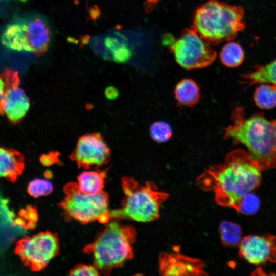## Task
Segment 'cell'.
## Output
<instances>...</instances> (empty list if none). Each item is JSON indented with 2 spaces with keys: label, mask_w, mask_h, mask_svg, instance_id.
<instances>
[{
  "label": "cell",
  "mask_w": 276,
  "mask_h": 276,
  "mask_svg": "<svg viewBox=\"0 0 276 276\" xmlns=\"http://www.w3.org/2000/svg\"><path fill=\"white\" fill-rule=\"evenodd\" d=\"M261 170L242 149L228 153L224 163L205 169L197 178L196 185L205 191H212L216 203L239 211L243 196L259 188Z\"/></svg>",
  "instance_id": "cell-1"
},
{
  "label": "cell",
  "mask_w": 276,
  "mask_h": 276,
  "mask_svg": "<svg viewBox=\"0 0 276 276\" xmlns=\"http://www.w3.org/2000/svg\"><path fill=\"white\" fill-rule=\"evenodd\" d=\"M231 120L224 129V139L244 145L261 171L276 168V119L267 120L262 113L246 118L242 107H236Z\"/></svg>",
  "instance_id": "cell-2"
},
{
  "label": "cell",
  "mask_w": 276,
  "mask_h": 276,
  "mask_svg": "<svg viewBox=\"0 0 276 276\" xmlns=\"http://www.w3.org/2000/svg\"><path fill=\"white\" fill-rule=\"evenodd\" d=\"M136 235L133 226L123 225L117 219L109 220L84 251L92 255L94 265L99 272L108 275L133 257Z\"/></svg>",
  "instance_id": "cell-3"
},
{
  "label": "cell",
  "mask_w": 276,
  "mask_h": 276,
  "mask_svg": "<svg viewBox=\"0 0 276 276\" xmlns=\"http://www.w3.org/2000/svg\"><path fill=\"white\" fill-rule=\"evenodd\" d=\"M242 7L218 0H209L198 7L193 17V27L211 44L234 39L244 30Z\"/></svg>",
  "instance_id": "cell-4"
},
{
  "label": "cell",
  "mask_w": 276,
  "mask_h": 276,
  "mask_svg": "<svg viewBox=\"0 0 276 276\" xmlns=\"http://www.w3.org/2000/svg\"><path fill=\"white\" fill-rule=\"evenodd\" d=\"M121 185L124 197L121 208L110 211L111 219L149 222L159 218L160 207L168 199V193L151 181L141 185L128 176L122 179Z\"/></svg>",
  "instance_id": "cell-5"
},
{
  "label": "cell",
  "mask_w": 276,
  "mask_h": 276,
  "mask_svg": "<svg viewBox=\"0 0 276 276\" xmlns=\"http://www.w3.org/2000/svg\"><path fill=\"white\" fill-rule=\"evenodd\" d=\"M51 38V30L46 20L40 16H33L8 24L1 41L11 50L40 56L48 49Z\"/></svg>",
  "instance_id": "cell-6"
},
{
  "label": "cell",
  "mask_w": 276,
  "mask_h": 276,
  "mask_svg": "<svg viewBox=\"0 0 276 276\" xmlns=\"http://www.w3.org/2000/svg\"><path fill=\"white\" fill-rule=\"evenodd\" d=\"M63 191L59 205L68 217L83 224L95 221L106 223L111 219L108 196L104 191L87 194L79 189L76 182L68 183Z\"/></svg>",
  "instance_id": "cell-7"
},
{
  "label": "cell",
  "mask_w": 276,
  "mask_h": 276,
  "mask_svg": "<svg viewBox=\"0 0 276 276\" xmlns=\"http://www.w3.org/2000/svg\"><path fill=\"white\" fill-rule=\"evenodd\" d=\"M164 42L169 45L177 63L186 70L199 69L211 65L217 56L211 44L203 38L192 26L176 39L166 36Z\"/></svg>",
  "instance_id": "cell-8"
},
{
  "label": "cell",
  "mask_w": 276,
  "mask_h": 276,
  "mask_svg": "<svg viewBox=\"0 0 276 276\" xmlns=\"http://www.w3.org/2000/svg\"><path fill=\"white\" fill-rule=\"evenodd\" d=\"M59 251L58 236L50 231L24 237L17 242L15 248L23 264L33 271L45 268Z\"/></svg>",
  "instance_id": "cell-9"
},
{
  "label": "cell",
  "mask_w": 276,
  "mask_h": 276,
  "mask_svg": "<svg viewBox=\"0 0 276 276\" xmlns=\"http://www.w3.org/2000/svg\"><path fill=\"white\" fill-rule=\"evenodd\" d=\"M110 150L99 133H92L80 136L70 156L79 168L88 169L102 166L108 163Z\"/></svg>",
  "instance_id": "cell-10"
},
{
  "label": "cell",
  "mask_w": 276,
  "mask_h": 276,
  "mask_svg": "<svg viewBox=\"0 0 276 276\" xmlns=\"http://www.w3.org/2000/svg\"><path fill=\"white\" fill-rule=\"evenodd\" d=\"M2 74L5 81L6 89L1 105V114H5L12 123L17 124L28 112L30 100L19 86L17 71L7 68Z\"/></svg>",
  "instance_id": "cell-11"
},
{
  "label": "cell",
  "mask_w": 276,
  "mask_h": 276,
  "mask_svg": "<svg viewBox=\"0 0 276 276\" xmlns=\"http://www.w3.org/2000/svg\"><path fill=\"white\" fill-rule=\"evenodd\" d=\"M239 255L255 265L276 263V236L270 234L245 236L239 245Z\"/></svg>",
  "instance_id": "cell-12"
},
{
  "label": "cell",
  "mask_w": 276,
  "mask_h": 276,
  "mask_svg": "<svg viewBox=\"0 0 276 276\" xmlns=\"http://www.w3.org/2000/svg\"><path fill=\"white\" fill-rule=\"evenodd\" d=\"M205 264L200 259L177 251L162 252L159 256V272L162 275H204Z\"/></svg>",
  "instance_id": "cell-13"
},
{
  "label": "cell",
  "mask_w": 276,
  "mask_h": 276,
  "mask_svg": "<svg viewBox=\"0 0 276 276\" xmlns=\"http://www.w3.org/2000/svg\"><path fill=\"white\" fill-rule=\"evenodd\" d=\"M96 53L104 59L117 63H125L132 56V50L126 37L119 32H113L93 41Z\"/></svg>",
  "instance_id": "cell-14"
},
{
  "label": "cell",
  "mask_w": 276,
  "mask_h": 276,
  "mask_svg": "<svg viewBox=\"0 0 276 276\" xmlns=\"http://www.w3.org/2000/svg\"><path fill=\"white\" fill-rule=\"evenodd\" d=\"M25 167L23 155L13 149L0 147V178L15 182Z\"/></svg>",
  "instance_id": "cell-15"
},
{
  "label": "cell",
  "mask_w": 276,
  "mask_h": 276,
  "mask_svg": "<svg viewBox=\"0 0 276 276\" xmlns=\"http://www.w3.org/2000/svg\"><path fill=\"white\" fill-rule=\"evenodd\" d=\"M174 96L179 104L191 107L200 100V89L198 84L192 79H183L176 84Z\"/></svg>",
  "instance_id": "cell-16"
},
{
  "label": "cell",
  "mask_w": 276,
  "mask_h": 276,
  "mask_svg": "<svg viewBox=\"0 0 276 276\" xmlns=\"http://www.w3.org/2000/svg\"><path fill=\"white\" fill-rule=\"evenodd\" d=\"M105 178V171H84L78 176L76 183L82 192L94 195L103 191Z\"/></svg>",
  "instance_id": "cell-17"
},
{
  "label": "cell",
  "mask_w": 276,
  "mask_h": 276,
  "mask_svg": "<svg viewBox=\"0 0 276 276\" xmlns=\"http://www.w3.org/2000/svg\"><path fill=\"white\" fill-rule=\"evenodd\" d=\"M242 77L249 85L266 83L276 85V59L267 64L256 66L253 71L243 74Z\"/></svg>",
  "instance_id": "cell-18"
},
{
  "label": "cell",
  "mask_w": 276,
  "mask_h": 276,
  "mask_svg": "<svg viewBox=\"0 0 276 276\" xmlns=\"http://www.w3.org/2000/svg\"><path fill=\"white\" fill-rule=\"evenodd\" d=\"M219 232L222 244L226 247H238L242 240L241 226L227 220L221 222Z\"/></svg>",
  "instance_id": "cell-19"
},
{
  "label": "cell",
  "mask_w": 276,
  "mask_h": 276,
  "mask_svg": "<svg viewBox=\"0 0 276 276\" xmlns=\"http://www.w3.org/2000/svg\"><path fill=\"white\" fill-rule=\"evenodd\" d=\"M222 63L228 67L240 65L244 59V52L237 42H229L222 48L219 55Z\"/></svg>",
  "instance_id": "cell-20"
},
{
  "label": "cell",
  "mask_w": 276,
  "mask_h": 276,
  "mask_svg": "<svg viewBox=\"0 0 276 276\" xmlns=\"http://www.w3.org/2000/svg\"><path fill=\"white\" fill-rule=\"evenodd\" d=\"M254 99L256 105L263 109L276 106V85L262 84L256 89Z\"/></svg>",
  "instance_id": "cell-21"
},
{
  "label": "cell",
  "mask_w": 276,
  "mask_h": 276,
  "mask_svg": "<svg viewBox=\"0 0 276 276\" xmlns=\"http://www.w3.org/2000/svg\"><path fill=\"white\" fill-rule=\"evenodd\" d=\"M149 132L152 139L158 143L167 142L172 136L171 126L163 121L153 123L150 127Z\"/></svg>",
  "instance_id": "cell-22"
},
{
  "label": "cell",
  "mask_w": 276,
  "mask_h": 276,
  "mask_svg": "<svg viewBox=\"0 0 276 276\" xmlns=\"http://www.w3.org/2000/svg\"><path fill=\"white\" fill-rule=\"evenodd\" d=\"M53 190V186L48 179L37 178L31 181L27 187L28 193L35 198L47 196Z\"/></svg>",
  "instance_id": "cell-23"
},
{
  "label": "cell",
  "mask_w": 276,
  "mask_h": 276,
  "mask_svg": "<svg viewBox=\"0 0 276 276\" xmlns=\"http://www.w3.org/2000/svg\"><path fill=\"white\" fill-rule=\"evenodd\" d=\"M260 202L258 197L250 192L245 194L242 199L239 212L250 215L255 214L259 209Z\"/></svg>",
  "instance_id": "cell-24"
},
{
  "label": "cell",
  "mask_w": 276,
  "mask_h": 276,
  "mask_svg": "<svg viewBox=\"0 0 276 276\" xmlns=\"http://www.w3.org/2000/svg\"><path fill=\"white\" fill-rule=\"evenodd\" d=\"M99 274V271L94 265L78 264L69 272L70 275L97 276Z\"/></svg>",
  "instance_id": "cell-25"
},
{
  "label": "cell",
  "mask_w": 276,
  "mask_h": 276,
  "mask_svg": "<svg viewBox=\"0 0 276 276\" xmlns=\"http://www.w3.org/2000/svg\"><path fill=\"white\" fill-rule=\"evenodd\" d=\"M59 155L58 153L55 152L44 154L41 156L40 161L43 165L49 166L59 161Z\"/></svg>",
  "instance_id": "cell-26"
},
{
  "label": "cell",
  "mask_w": 276,
  "mask_h": 276,
  "mask_svg": "<svg viewBox=\"0 0 276 276\" xmlns=\"http://www.w3.org/2000/svg\"><path fill=\"white\" fill-rule=\"evenodd\" d=\"M104 93L106 97L109 100L116 99L119 95L118 90L113 86H109L106 88Z\"/></svg>",
  "instance_id": "cell-27"
},
{
  "label": "cell",
  "mask_w": 276,
  "mask_h": 276,
  "mask_svg": "<svg viewBox=\"0 0 276 276\" xmlns=\"http://www.w3.org/2000/svg\"><path fill=\"white\" fill-rule=\"evenodd\" d=\"M6 89V83L2 74H0V114H1V105Z\"/></svg>",
  "instance_id": "cell-28"
},
{
  "label": "cell",
  "mask_w": 276,
  "mask_h": 276,
  "mask_svg": "<svg viewBox=\"0 0 276 276\" xmlns=\"http://www.w3.org/2000/svg\"><path fill=\"white\" fill-rule=\"evenodd\" d=\"M159 0H145V7L146 12H150L157 5Z\"/></svg>",
  "instance_id": "cell-29"
}]
</instances>
